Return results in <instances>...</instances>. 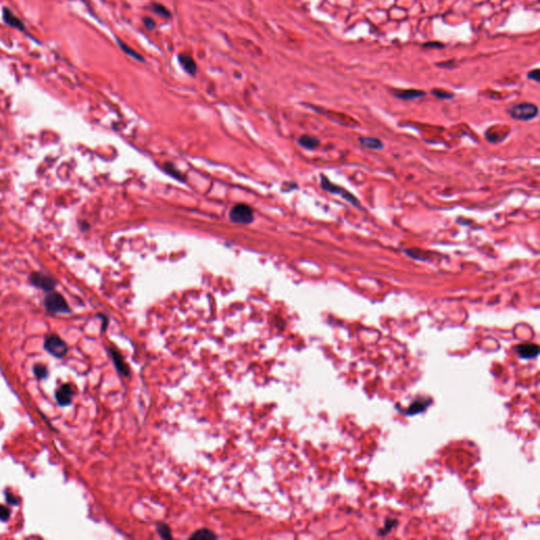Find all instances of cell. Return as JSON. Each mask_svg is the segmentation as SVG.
I'll list each match as a JSON object with an SVG mask.
<instances>
[{
  "mask_svg": "<svg viewBox=\"0 0 540 540\" xmlns=\"http://www.w3.org/2000/svg\"><path fill=\"white\" fill-rule=\"evenodd\" d=\"M109 353L111 355V358H112V360L114 362V365H115L117 371L120 372V374H122L123 376H126V377L129 376L130 375L129 366L126 364V362L123 359V357L121 356V354L118 353L116 349L113 348V347L109 348Z\"/></svg>",
  "mask_w": 540,
  "mask_h": 540,
  "instance_id": "cell-9",
  "label": "cell"
},
{
  "mask_svg": "<svg viewBox=\"0 0 540 540\" xmlns=\"http://www.w3.org/2000/svg\"><path fill=\"white\" fill-rule=\"evenodd\" d=\"M157 532H158V534L161 535L162 538H165V539L172 538L171 530H170V528L168 526L165 525V523H158V525H157Z\"/></svg>",
  "mask_w": 540,
  "mask_h": 540,
  "instance_id": "cell-21",
  "label": "cell"
},
{
  "mask_svg": "<svg viewBox=\"0 0 540 540\" xmlns=\"http://www.w3.org/2000/svg\"><path fill=\"white\" fill-rule=\"evenodd\" d=\"M359 142L363 147L371 150H381L384 147L382 140L376 137H360Z\"/></svg>",
  "mask_w": 540,
  "mask_h": 540,
  "instance_id": "cell-13",
  "label": "cell"
},
{
  "mask_svg": "<svg viewBox=\"0 0 540 540\" xmlns=\"http://www.w3.org/2000/svg\"><path fill=\"white\" fill-rule=\"evenodd\" d=\"M44 306L47 312L51 314H70L71 309L67 303L66 299L59 292L50 291L47 292L44 300Z\"/></svg>",
  "mask_w": 540,
  "mask_h": 540,
  "instance_id": "cell-1",
  "label": "cell"
},
{
  "mask_svg": "<svg viewBox=\"0 0 540 540\" xmlns=\"http://www.w3.org/2000/svg\"><path fill=\"white\" fill-rule=\"evenodd\" d=\"M444 45L438 42H434V43H428V44H425L423 45V47H443Z\"/></svg>",
  "mask_w": 540,
  "mask_h": 540,
  "instance_id": "cell-26",
  "label": "cell"
},
{
  "mask_svg": "<svg viewBox=\"0 0 540 540\" xmlns=\"http://www.w3.org/2000/svg\"><path fill=\"white\" fill-rule=\"evenodd\" d=\"M516 352H517L518 355L523 359H532V358H535V357H537V355L539 354V347L536 344H531V343L521 344L516 347Z\"/></svg>",
  "mask_w": 540,
  "mask_h": 540,
  "instance_id": "cell-11",
  "label": "cell"
},
{
  "mask_svg": "<svg viewBox=\"0 0 540 540\" xmlns=\"http://www.w3.org/2000/svg\"><path fill=\"white\" fill-rule=\"evenodd\" d=\"M507 113L516 121L529 122L534 120L538 115V107L531 102H522V104L515 105L510 108L507 110Z\"/></svg>",
  "mask_w": 540,
  "mask_h": 540,
  "instance_id": "cell-2",
  "label": "cell"
},
{
  "mask_svg": "<svg viewBox=\"0 0 540 540\" xmlns=\"http://www.w3.org/2000/svg\"><path fill=\"white\" fill-rule=\"evenodd\" d=\"M430 403H431V400H424V399L415 401L414 403L410 404L409 408L407 409V415H416L420 411H423L428 405H430Z\"/></svg>",
  "mask_w": 540,
  "mask_h": 540,
  "instance_id": "cell-15",
  "label": "cell"
},
{
  "mask_svg": "<svg viewBox=\"0 0 540 540\" xmlns=\"http://www.w3.org/2000/svg\"><path fill=\"white\" fill-rule=\"evenodd\" d=\"M14 498L15 497H13L11 494L6 493V501L10 504H17V499H14Z\"/></svg>",
  "mask_w": 540,
  "mask_h": 540,
  "instance_id": "cell-27",
  "label": "cell"
},
{
  "mask_svg": "<svg viewBox=\"0 0 540 540\" xmlns=\"http://www.w3.org/2000/svg\"><path fill=\"white\" fill-rule=\"evenodd\" d=\"M229 217L230 220L235 224L248 225L255 220V213H253V209L250 206L246 204H237L230 210Z\"/></svg>",
  "mask_w": 540,
  "mask_h": 540,
  "instance_id": "cell-5",
  "label": "cell"
},
{
  "mask_svg": "<svg viewBox=\"0 0 540 540\" xmlns=\"http://www.w3.org/2000/svg\"><path fill=\"white\" fill-rule=\"evenodd\" d=\"M218 536L213 533V532H211L210 530H207V529H203V530H198L196 531L194 534H192L191 536H190V538L191 539H216Z\"/></svg>",
  "mask_w": 540,
  "mask_h": 540,
  "instance_id": "cell-17",
  "label": "cell"
},
{
  "mask_svg": "<svg viewBox=\"0 0 540 540\" xmlns=\"http://www.w3.org/2000/svg\"><path fill=\"white\" fill-rule=\"evenodd\" d=\"M164 169L167 171V173L170 174V176L173 177L174 179L185 181L186 179L184 178V176H182L181 172H180L172 164H165L164 165Z\"/></svg>",
  "mask_w": 540,
  "mask_h": 540,
  "instance_id": "cell-18",
  "label": "cell"
},
{
  "mask_svg": "<svg viewBox=\"0 0 540 540\" xmlns=\"http://www.w3.org/2000/svg\"><path fill=\"white\" fill-rule=\"evenodd\" d=\"M45 349L49 353L51 356L55 357V358L61 359L63 357H66L68 354V345L60 337L57 335H47L45 339Z\"/></svg>",
  "mask_w": 540,
  "mask_h": 540,
  "instance_id": "cell-3",
  "label": "cell"
},
{
  "mask_svg": "<svg viewBox=\"0 0 540 540\" xmlns=\"http://www.w3.org/2000/svg\"><path fill=\"white\" fill-rule=\"evenodd\" d=\"M117 44H118V45L121 46V49H122L127 55H129V56H131L132 58L136 59V60L144 61V57H142L141 55L138 54L137 52H135L133 49H131V47H130L128 45H126L124 42L120 41V39H117Z\"/></svg>",
  "mask_w": 540,
  "mask_h": 540,
  "instance_id": "cell-16",
  "label": "cell"
},
{
  "mask_svg": "<svg viewBox=\"0 0 540 540\" xmlns=\"http://www.w3.org/2000/svg\"><path fill=\"white\" fill-rule=\"evenodd\" d=\"M29 280H30V283L33 286H35V287L43 289L46 292L53 291L55 287L57 286V282L54 277L41 271H35L33 273H31Z\"/></svg>",
  "mask_w": 540,
  "mask_h": 540,
  "instance_id": "cell-6",
  "label": "cell"
},
{
  "mask_svg": "<svg viewBox=\"0 0 540 540\" xmlns=\"http://www.w3.org/2000/svg\"><path fill=\"white\" fill-rule=\"evenodd\" d=\"M2 20H3V22L5 23L6 26H9L11 28H14L16 30L22 32V33H25L27 36H29L32 39H35L33 36L30 35V33L27 31L26 25L23 23V21L21 19H19L17 16H16L9 9V7H6V6H4L2 9Z\"/></svg>",
  "mask_w": 540,
  "mask_h": 540,
  "instance_id": "cell-7",
  "label": "cell"
},
{
  "mask_svg": "<svg viewBox=\"0 0 540 540\" xmlns=\"http://www.w3.org/2000/svg\"><path fill=\"white\" fill-rule=\"evenodd\" d=\"M152 10H153L154 13H156L158 16H161V17H163V18H170L171 17L170 11L161 3H155V2L152 3Z\"/></svg>",
  "mask_w": 540,
  "mask_h": 540,
  "instance_id": "cell-19",
  "label": "cell"
},
{
  "mask_svg": "<svg viewBox=\"0 0 540 540\" xmlns=\"http://www.w3.org/2000/svg\"><path fill=\"white\" fill-rule=\"evenodd\" d=\"M179 61L180 63V66L182 67V69H184L186 72L190 75L194 76L197 72V67H196V63L194 61V59L190 56V55L188 54H179Z\"/></svg>",
  "mask_w": 540,
  "mask_h": 540,
  "instance_id": "cell-12",
  "label": "cell"
},
{
  "mask_svg": "<svg viewBox=\"0 0 540 540\" xmlns=\"http://www.w3.org/2000/svg\"><path fill=\"white\" fill-rule=\"evenodd\" d=\"M10 514H11L10 509H7V507L4 505H0V520L3 522L7 521L10 518Z\"/></svg>",
  "mask_w": 540,
  "mask_h": 540,
  "instance_id": "cell-23",
  "label": "cell"
},
{
  "mask_svg": "<svg viewBox=\"0 0 540 540\" xmlns=\"http://www.w3.org/2000/svg\"><path fill=\"white\" fill-rule=\"evenodd\" d=\"M539 73H540V70H539V69L532 70V71H530V72L528 73V78H529V79H533V81H535V82L538 83V82H539V76H540Z\"/></svg>",
  "mask_w": 540,
  "mask_h": 540,
  "instance_id": "cell-24",
  "label": "cell"
},
{
  "mask_svg": "<svg viewBox=\"0 0 540 540\" xmlns=\"http://www.w3.org/2000/svg\"><path fill=\"white\" fill-rule=\"evenodd\" d=\"M33 371H34V375L38 379H45L47 377V375H49V372H47V368L43 364H36L35 366L33 367Z\"/></svg>",
  "mask_w": 540,
  "mask_h": 540,
  "instance_id": "cell-20",
  "label": "cell"
},
{
  "mask_svg": "<svg viewBox=\"0 0 540 540\" xmlns=\"http://www.w3.org/2000/svg\"><path fill=\"white\" fill-rule=\"evenodd\" d=\"M74 390L70 384H63L55 393V399L60 406H68L72 403Z\"/></svg>",
  "mask_w": 540,
  "mask_h": 540,
  "instance_id": "cell-8",
  "label": "cell"
},
{
  "mask_svg": "<svg viewBox=\"0 0 540 540\" xmlns=\"http://www.w3.org/2000/svg\"><path fill=\"white\" fill-rule=\"evenodd\" d=\"M299 144L305 149L313 150L320 145V140L312 135H302L299 138Z\"/></svg>",
  "mask_w": 540,
  "mask_h": 540,
  "instance_id": "cell-14",
  "label": "cell"
},
{
  "mask_svg": "<svg viewBox=\"0 0 540 540\" xmlns=\"http://www.w3.org/2000/svg\"><path fill=\"white\" fill-rule=\"evenodd\" d=\"M144 23H145L146 28H147L148 30H150V31L155 29V21H154L152 18L145 17V18H144Z\"/></svg>",
  "mask_w": 540,
  "mask_h": 540,
  "instance_id": "cell-25",
  "label": "cell"
},
{
  "mask_svg": "<svg viewBox=\"0 0 540 540\" xmlns=\"http://www.w3.org/2000/svg\"><path fill=\"white\" fill-rule=\"evenodd\" d=\"M433 95H435L436 97H438L440 99H450L454 97V94L450 93V92H448V91H444L442 89H434L432 91Z\"/></svg>",
  "mask_w": 540,
  "mask_h": 540,
  "instance_id": "cell-22",
  "label": "cell"
},
{
  "mask_svg": "<svg viewBox=\"0 0 540 540\" xmlns=\"http://www.w3.org/2000/svg\"><path fill=\"white\" fill-rule=\"evenodd\" d=\"M321 187L325 190V191H327L329 193H332V194H336V195H339L343 198V200L347 201L348 203H351L352 205L356 206V207H360V202L358 198H357L353 193H351L348 191V190L340 187V186H337L335 184H332V182L325 177V176H321Z\"/></svg>",
  "mask_w": 540,
  "mask_h": 540,
  "instance_id": "cell-4",
  "label": "cell"
},
{
  "mask_svg": "<svg viewBox=\"0 0 540 540\" xmlns=\"http://www.w3.org/2000/svg\"><path fill=\"white\" fill-rule=\"evenodd\" d=\"M395 96L397 98L399 99H402V100H412V99H417V98H420L422 96H425L426 93L424 91H421V90H416V89H406V90H394V93H393Z\"/></svg>",
  "mask_w": 540,
  "mask_h": 540,
  "instance_id": "cell-10",
  "label": "cell"
}]
</instances>
